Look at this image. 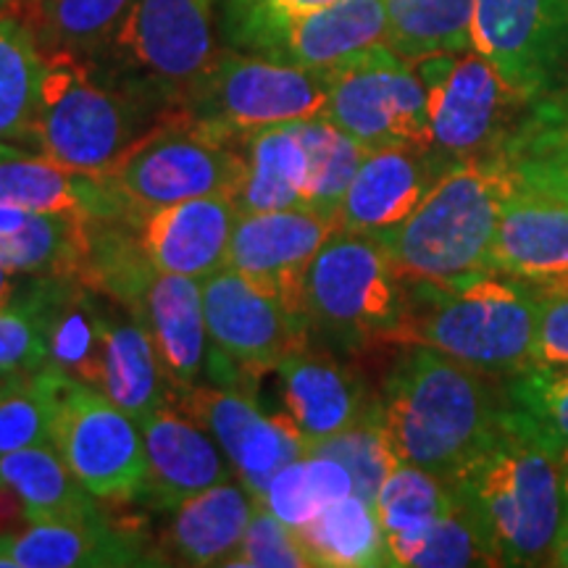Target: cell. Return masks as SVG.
Masks as SVG:
<instances>
[{"label": "cell", "mask_w": 568, "mask_h": 568, "mask_svg": "<svg viewBox=\"0 0 568 568\" xmlns=\"http://www.w3.org/2000/svg\"><path fill=\"white\" fill-rule=\"evenodd\" d=\"M0 205L30 213H84V216H126L103 176L71 172L40 159L0 161Z\"/></svg>", "instance_id": "obj_28"}, {"label": "cell", "mask_w": 568, "mask_h": 568, "mask_svg": "<svg viewBox=\"0 0 568 568\" xmlns=\"http://www.w3.org/2000/svg\"><path fill=\"white\" fill-rule=\"evenodd\" d=\"M98 389L138 424L172 400V387L161 372L145 324L132 308L113 301H105L103 364Z\"/></svg>", "instance_id": "obj_26"}, {"label": "cell", "mask_w": 568, "mask_h": 568, "mask_svg": "<svg viewBox=\"0 0 568 568\" xmlns=\"http://www.w3.org/2000/svg\"><path fill=\"white\" fill-rule=\"evenodd\" d=\"M245 172V134H226L187 119L182 109L148 132L103 180L130 219L193 197L237 193Z\"/></svg>", "instance_id": "obj_7"}, {"label": "cell", "mask_w": 568, "mask_h": 568, "mask_svg": "<svg viewBox=\"0 0 568 568\" xmlns=\"http://www.w3.org/2000/svg\"><path fill=\"white\" fill-rule=\"evenodd\" d=\"M308 453L335 458L337 464H343L353 479L355 495H361L368 503L376 500L382 481L400 464L393 450V443H389L379 397H376V403L366 416H361L358 422L337 432V435L311 445Z\"/></svg>", "instance_id": "obj_40"}, {"label": "cell", "mask_w": 568, "mask_h": 568, "mask_svg": "<svg viewBox=\"0 0 568 568\" xmlns=\"http://www.w3.org/2000/svg\"><path fill=\"white\" fill-rule=\"evenodd\" d=\"M132 0H13L11 13L34 32L42 51L95 53Z\"/></svg>", "instance_id": "obj_34"}, {"label": "cell", "mask_w": 568, "mask_h": 568, "mask_svg": "<svg viewBox=\"0 0 568 568\" xmlns=\"http://www.w3.org/2000/svg\"><path fill=\"white\" fill-rule=\"evenodd\" d=\"M314 566L379 568L395 566L389 542L374 503L345 495L322 510L314 521L295 529Z\"/></svg>", "instance_id": "obj_32"}, {"label": "cell", "mask_w": 568, "mask_h": 568, "mask_svg": "<svg viewBox=\"0 0 568 568\" xmlns=\"http://www.w3.org/2000/svg\"><path fill=\"white\" fill-rule=\"evenodd\" d=\"M21 280H24V274H17L13 268L3 264V258H0V308H9V305L17 301Z\"/></svg>", "instance_id": "obj_49"}, {"label": "cell", "mask_w": 568, "mask_h": 568, "mask_svg": "<svg viewBox=\"0 0 568 568\" xmlns=\"http://www.w3.org/2000/svg\"><path fill=\"white\" fill-rule=\"evenodd\" d=\"M326 71L237 51L219 53L180 98L184 116L226 134L326 116Z\"/></svg>", "instance_id": "obj_8"}, {"label": "cell", "mask_w": 568, "mask_h": 568, "mask_svg": "<svg viewBox=\"0 0 568 568\" xmlns=\"http://www.w3.org/2000/svg\"><path fill=\"white\" fill-rule=\"evenodd\" d=\"M400 464L450 479L493 435L506 408L489 376L424 345H406L379 393Z\"/></svg>", "instance_id": "obj_3"}, {"label": "cell", "mask_w": 568, "mask_h": 568, "mask_svg": "<svg viewBox=\"0 0 568 568\" xmlns=\"http://www.w3.org/2000/svg\"><path fill=\"white\" fill-rule=\"evenodd\" d=\"M0 368L17 374L48 368L45 326L30 303L17 301L0 308Z\"/></svg>", "instance_id": "obj_45"}, {"label": "cell", "mask_w": 568, "mask_h": 568, "mask_svg": "<svg viewBox=\"0 0 568 568\" xmlns=\"http://www.w3.org/2000/svg\"><path fill=\"white\" fill-rule=\"evenodd\" d=\"M237 219L232 195H205L145 211L132 222L155 272L203 282L226 266Z\"/></svg>", "instance_id": "obj_21"}, {"label": "cell", "mask_w": 568, "mask_h": 568, "mask_svg": "<svg viewBox=\"0 0 568 568\" xmlns=\"http://www.w3.org/2000/svg\"><path fill=\"white\" fill-rule=\"evenodd\" d=\"M395 566L414 568H468V566H497L487 539L474 518L456 506L445 516L435 518L426 527L408 535L387 537Z\"/></svg>", "instance_id": "obj_39"}, {"label": "cell", "mask_w": 568, "mask_h": 568, "mask_svg": "<svg viewBox=\"0 0 568 568\" xmlns=\"http://www.w3.org/2000/svg\"><path fill=\"white\" fill-rule=\"evenodd\" d=\"M272 374L282 403L280 414L301 432L305 447L347 429L379 397L372 395L364 376L347 364L343 353L316 343L290 353Z\"/></svg>", "instance_id": "obj_18"}, {"label": "cell", "mask_w": 568, "mask_h": 568, "mask_svg": "<svg viewBox=\"0 0 568 568\" xmlns=\"http://www.w3.org/2000/svg\"><path fill=\"white\" fill-rule=\"evenodd\" d=\"M493 272L539 287L568 282V197L510 176L495 232Z\"/></svg>", "instance_id": "obj_20"}, {"label": "cell", "mask_w": 568, "mask_h": 568, "mask_svg": "<svg viewBox=\"0 0 568 568\" xmlns=\"http://www.w3.org/2000/svg\"><path fill=\"white\" fill-rule=\"evenodd\" d=\"M88 222L84 213H27L17 232L0 237V258L17 274L77 276Z\"/></svg>", "instance_id": "obj_36"}, {"label": "cell", "mask_w": 568, "mask_h": 568, "mask_svg": "<svg viewBox=\"0 0 568 568\" xmlns=\"http://www.w3.org/2000/svg\"><path fill=\"white\" fill-rule=\"evenodd\" d=\"M17 372H6V368H0V389H3V387H9L11 385V382L13 379H17Z\"/></svg>", "instance_id": "obj_54"}, {"label": "cell", "mask_w": 568, "mask_h": 568, "mask_svg": "<svg viewBox=\"0 0 568 568\" xmlns=\"http://www.w3.org/2000/svg\"><path fill=\"white\" fill-rule=\"evenodd\" d=\"M351 493H355V487L343 464H337L335 458L305 453L293 464L280 468L258 506L287 527L301 529L303 524L314 521L322 510Z\"/></svg>", "instance_id": "obj_38"}, {"label": "cell", "mask_w": 568, "mask_h": 568, "mask_svg": "<svg viewBox=\"0 0 568 568\" xmlns=\"http://www.w3.org/2000/svg\"><path fill=\"white\" fill-rule=\"evenodd\" d=\"M258 503L243 485L222 481L184 500L172 510L161 535L155 564L163 566H226L243 545Z\"/></svg>", "instance_id": "obj_25"}, {"label": "cell", "mask_w": 568, "mask_h": 568, "mask_svg": "<svg viewBox=\"0 0 568 568\" xmlns=\"http://www.w3.org/2000/svg\"><path fill=\"white\" fill-rule=\"evenodd\" d=\"M53 447L98 500H142L148 477L142 426L101 389L61 372H55Z\"/></svg>", "instance_id": "obj_12"}, {"label": "cell", "mask_w": 568, "mask_h": 568, "mask_svg": "<svg viewBox=\"0 0 568 568\" xmlns=\"http://www.w3.org/2000/svg\"><path fill=\"white\" fill-rule=\"evenodd\" d=\"M550 566L568 568V514H566V518H564V527H560V535H558L556 550H552Z\"/></svg>", "instance_id": "obj_51"}, {"label": "cell", "mask_w": 568, "mask_h": 568, "mask_svg": "<svg viewBox=\"0 0 568 568\" xmlns=\"http://www.w3.org/2000/svg\"><path fill=\"white\" fill-rule=\"evenodd\" d=\"M295 130L305 148V159H308L305 209L337 222L347 187L368 151L326 116L295 122Z\"/></svg>", "instance_id": "obj_37"}, {"label": "cell", "mask_w": 568, "mask_h": 568, "mask_svg": "<svg viewBox=\"0 0 568 568\" xmlns=\"http://www.w3.org/2000/svg\"><path fill=\"white\" fill-rule=\"evenodd\" d=\"M6 568H109L155 566L140 531L116 527L109 518L95 524H27L0 537Z\"/></svg>", "instance_id": "obj_24"}, {"label": "cell", "mask_w": 568, "mask_h": 568, "mask_svg": "<svg viewBox=\"0 0 568 568\" xmlns=\"http://www.w3.org/2000/svg\"><path fill=\"white\" fill-rule=\"evenodd\" d=\"M219 3H222V30L226 40H234L258 24L301 17L339 0H219Z\"/></svg>", "instance_id": "obj_47"}, {"label": "cell", "mask_w": 568, "mask_h": 568, "mask_svg": "<svg viewBox=\"0 0 568 568\" xmlns=\"http://www.w3.org/2000/svg\"><path fill=\"white\" fill-rule=\"evenodd\" d=\"M477 0H385L387 45L408 61L471 51Z\"/></svg>", "instance_id": "obj_33"}, {"label": "cell", "mask_w": 568, "mask_h": 568, "mask_svg": "<svg viewBox=\"0 0 568 568\" xmlns=\"http://www.w3.org/2000/svg\"><path fill=\"white\" fill-rule=\"evenodd\" d=\"M560 479H564V497H566V514H568V447L560 453Z\"/></svg>", "instance_id": "obj_52"}, {"label": "cell", "mask_w": 568, "mask_h": 568, "mask_svg": "<svg viewBox=\"0 0 568 568\" xmlns=\"http://www.w3.org/2000/svg\"><path fill=\"white\" fill-rule=\"evenodd\" d=\"M27 524L30 521H27L24 503H21V497L0 479V537L24 529Z\"/></svg>", "instance_id": "obj_48"}, {"label": "cell", "mask_w": 568, "mask_h": 568, "mask_svg": "<svg viewBox=\"0 0 568 568\" xmlns=\"http://www.w3.org/2000/svg\"><path fill=\"white\" fill-rule=\"evenodd\" d=\"M516 180L568 197V84L527 103L495 155Z\"/></svg>", "instance_id": "obj_27"}, {"label": "cell", "mask_w": 568, "mask_h": 568, "mask_svg": "<svg viewBox=\"0 0 568 568\" xmlns=\"http://www.w3.org/2000/svg\"><path fill=\"white\" fill-rule=\"evenodd\" d=\"M535 364L568 366V282L539 287Z\"/></svg>", "instance_id": "obj_46"}, {"label": "cell", "mask_w": 568, "mask_h": 568, "mask_svg": "<svg viewBox=\"0 0 568 568\" xmlns=\"http://www.w3.org/2000/svg\"><path fill=\"white\" fill-rule=\"evenodd\" d=\"M308 159L295 122L245 134V172L234 193L240 213L305 209Z\"/></svg>", "instance_id": "obj_30"}, {"label": "cell", "mask_w": 568, "mask_h": 568, "mask_svg": "<svg viewBox=\"0 0 568 568\" xmlns=\"http://www.w3.org/2000/svg\"><path fill=\"white\" fill-rule=\"evenodd\" d=\"M471 48L518 95L535 101L566 82L568 0H477Z\"/></svg>", "instance_id": "obj_14"}, {"label": "cell", "mask_w": 568, "mask_h": 568, "mask_svg": "<svg viewBox=\"0 0 568 568\" xmlns=\"http://www.w3.org/2000/svg\"><path fill=\"white\" fill-rule=\"evenodd\" d=\"M27 213H30V211L13 209V205H0V237H6V234L17 232L19 226L24 224Z\"/></svg>", "instance_id": "obj_50"}, {"label": "cell", "mask_w": 568, "mask_h": 568, "mask_svg": "<svg viewBox=\"0 0 568 568\" xmlns=\"http://www.w3.org/2000/svg\"><path fill=\"white\" fill-rule=\"evenodd\" d=\"M408 293L403 347H432L485 376H514L535 364L539 284L489 272L447 287L416 282Z\"/></svg>", "instance_id": "obj_5"}, {"label": "cell", "mask_w": 568, "mask_h": 568, "mask_svg": "<svg viewBox=\"0 0 568 568\" xmlns=\"http://www.w3.org/2000/svg\"><path fill=\"white\" fill-rule=\"evenodd\" d=\"M32 142L71 172L105 176L138 142L174 116L166 103L98 53L42 51Z\"/></svg>", "instance_id": "obj_2"}, {"label": "cell", "mask_w": 568, "mask_h": 568, "mask_svg": "<svg viewBox=\"0 0 568 568\" xmlns=\"http://www.w3.org/2000/svg\"><path fill=\"white\" fill-rule=\"evenodd\" d=\"M447 485L497 566H550L566 518L560 450L527 414L506 400L493 435Z\"/></svg>", "instance_id": "obj_1"}, {"label": "cell", "mask_w": 568, "mask_h": 568, "mask_svg": "<svg viewBox=\"0 0 568 568\" xmlns=\"http://www.w3.org/2000/svg\"><path fill=\"white\" fill-rule=\"evenodd\" d=\"M55 372L19 374L0 389V456L34 445H53Z\"/></svg>", "instance_id": "obj_42"}, {"label": "cell", "mask_w": 568, "mask_h": 568, "mask_svg": "<svg viewBox=\"0 0 568 568\" xmlns=\"http://www.w3.org/2000/svg\"><path fill=\"white\" fill-rule=\"evenodd\" d=\"M134 314L153 339L172 395L201 385L211 351L201 280L159 272Z\"/></svg>", "instance_id": "obj_23"}, {"label": "cell", "mask_w": 568, "mask_h": 568, "mask_svg": "<svg viewBox=\"0 0 568 568\" xmlns=\"http://www.w3.org/2000/svg\"><path fill=\"white\" fill-rule=\"evenodd\" d=\"M42 48L17 13H0V142H32Z\"/></svg>", "instance_id": "obj_35"}, {"label": "cell", "mask_w": 568, "mask_h": 568, "mask_svg": "<svg viewBox=\"0 0 568 568\" xmlns=\"http://www.w3.org/2000/svg\"><path fill=\"white\" fill-rule=\"evenodd\" d=\"M216 0H132L101 59L166 103L216 59Z\"/></svg>", "instance_id": "obj_10"}, {"label": "cell", "mask_w": 568, "mask_h": 568, "mask_svg": "<svg viewBox=\"0 0 568 568\" xmlns=\"http://www.w3.org/2000/svg\"><path fill=\"white\" fill-rule=\"evenodd\" d=\"M429 98L432 148L458 161L493 159L527 109L477 51L437 53L410 61Z\"/></svg>", "instance_id": "obj_11"}, {"label": "cell", "mask_w": 568, "mask_h": 568, "mask_svg": "<svg viewBox=\"0 0 568 568\" xmlns=\"http://www.w3.org/2000/svg\"><path fill=\"white\" fill-rule=\"evenodd\" d=\"M510 174L500 161H458L395 230L374 234L408 284H460L493 272Z\"/></svg>", "instance_id": "obj_4"}, {"label": "cell", "mask_w": 568, "mask_h": 568, "mask_svg": "<svg viewBox=\"0 0 568 568\" xmlns=\"http://www.w3.org/2000/svg\"><path fill=\"white\" fill-rule=\"evenodd\" d=\"M456 506L450 485L426 468L397 464L376 493L374 508L387 537L408 535Z\"/></svg>", "instance_id": "obj_41"}, {"label": "cell", "mask_w": 568, "mask_h": 568, "mask_svg": "<svg viewBox=\"0 0 568 568\" xmlns=\"http://www.w3.org/2000/svg\"><path fill=\"white\" fill-rule=\"evenodd\" d=\"M169 406L182 410L216 439L240 485L253 495L255 503L264 500L280 468L308 450L287 416L264 414L258 393L253 389L195 385L184 393H174Z\"/></svg>", "instance_id": "obj_15"}, {"label": "cell", "mask_w": 568, "mask_h": 568, "mask_svg": "<svg viewBox=\"0 0 568 568\" xmlns=\"http://www.w3.org/2000/svg\"><path fill=\"white\" fill-rule=\"evenodd\" d=\"M155 274L130 216H90L77 280L105 301L138 311Z\"/></svg>", "instance_id": "obj_31"}, {"label": "cell", "mask_w": 568, "mask_h": 568, "mask_svg": "<svg viewBox=\"0 0 568 568\" xmlns=\"http://www.w3.org/2000/svg\"><path fill=\"white\" fill-rule=\"evenodd\" d=\"M0 479L21 497L30 524H95L105 518L98 497L69 471L53 445L0 456Z\"/></svg>", "instance_id": "obj_29"}, {"label": "cell", "mask_w": 568, "mask_h": 568, "mask_svg": "<svg viewBox=\"0 0 568 568\" xmlns=\"http://www.w3.org/2000/svg\"><path fill=\"white\" fill-rule=\"evenodd\" d=\"M17 155H21L17 148L13 145H6V142H0V161H6V159H17Z\"/></svg>", "instance_id": "obj_53"}, {"label": "cell", "mask_w": 568, "mask_h": 568, "mask_svg": "<svg viewBox=\"0 0 568 568\" xmlns=\"http://www.w3.org/2000/svg\"><path fill=\"white\" fill-rule=\"evenodd\" d=\"M450 159L435 148H379L368 151L339 209V230L382 234L395 230L418 209Z\"/></svg>", "instance_id": "obj_19"}, {"label": "cell", "mask_w": 568, "mask_h": 568, "mask_svg": "<svg viewBox=\"0 0 568 568\" xmlns=\"http://www.w3.org/2000/svg\"><path fill=\"white\" fill-rule=\"evenodd\" d=\"M140 426L148 456L142 500L153 510H174L232 479V464L216 439L182 410L163 406Z\"/></svg>", "instance_id": "obj_22"}, {"label": "cell", "mask_w": 568, "mask_h": 568, "mask_svg": "<svg viewBox=\"0 0 568 568\" xmlns=\"http://www.w3.org/2000/svg\"><path fill=\"white\" fill-rule=\"evenodd\" d=\"M11 3H13V0H0V13L9 11V9H11Z\"/></svg>", "instance_id": "obj_55"}, {"label": "cell", "mask_w": 568, "mask_h": 568, "mask_svg": "<svg viewBox=\"0 0 568 568\" xmlns=\"http://www.w3.org/2000/svg\"><path fill=\"white\" fill-rule=\"evenodd\" d=\"M337 230V222L311 209L240 213L226 266L261 284L305 318V276L316 253Z\"/></svg>", "instance_id": "obj_17"}, {"label": "cell", "mask_w": 568, "mask_h": 568, "mask_svg": "<svg viewBox=\"0 0 568 568\" xmlns=\"http://www.w3.org/2000/svg\"><path fill=\"white\" fill-rule=\"evenodd\" d=\"M311 564L301 537L266 508L255 506L243 545L234 552L230 568H305Z\"/></svg>", "instance_id": "obj_44"}, {"label": "cell", "mask_w": 568, "mask_h": 568, "mask_svg": "<svg viewBox=\"0 0 568 568\" xmlns=\"http://www.w3.org/2000/svg\"><path fill=\"white\" fill-rule=\"evenodd\" d=\"M408 311V284L374 234L337 230L305 276L303 314L311 343L335 353L403 347Z\"/></svg>", "instance_id": "obj_6"}, {"label": "cell", "mask_w": 568, "mask_h": 568, "mask_svg": "<svg viewBox=\"0 0 568 568\" xmlns=\"http://www.w3.org/2000/svg\"><path fill=\"white\" fill-rule=\"evenodd\" d=\"M506 400L535 422L542 435L558 447H568V366L531 364L508 376Z\"/></svg>", "instance_id": "obj_43"}, {"label": "cell", "mask_w": 568, "mask_h": 568, "mask_svg": "<svg viewBox=\"0 0 568 568\" xmlns=\"http://www.w3.org/2000/svg\"><path fill=\"white\" fill-rule=\"evenodd\" d=\"M230 42L240 53L329 71L387 42L385 0H339L301 17L258 24Z\"/></svg>", "instance_id": "obj_16"}, {"label": "cell", "mask_w": 568, "mask_h": 568, "mask_svg": "<svg viewBox=\"0 0 568 568\" xmlns=\"http://www.w3.org/2000/svg\"><path fill=\"white\" fill-rule=\"evenodd\" d=\"M326 119L355 138L366 151L379 148H432L429 98L414 63L387 42L353 55L326 71Z\"/></svg>", "instance_id": "obj_13"}, {"label": "cell", "mask_w": 568, "mask_h": 568, "mask_svg": "<svg viewBox=\"0 0 568 568\" xmlns=\"http://www.w3.org/2000/svg\"><path fill=\"white\" fill-rule=\"evenodd\" d=\"M203 305L211 343L205 376L213 385L258 393L266 374L311 343L303 316L230 266L203 280Z\"/></svg>", "instance_id": "obj_9"}]
</instances>
